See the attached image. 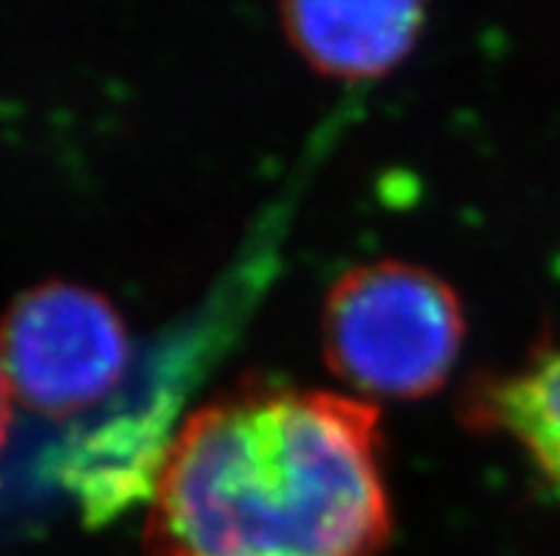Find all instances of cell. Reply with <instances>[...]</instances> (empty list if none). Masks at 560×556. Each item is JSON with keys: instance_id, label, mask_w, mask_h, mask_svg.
Segmentation results:
<instances>
[{"instance_id": "6da1fadb", "label": "cell", "mask_w": 560, "mask_h": 556, "mask_svg": "<svg viewBox=\"0 0 560 556\" xmlns=\"http://www.w3.org/2000/svg\"><path fill=\"white\" fill-rule=\"evenodd\" d=\"M149 494V556H378L393 529L378 409L322 389L202 406Z\"/></svg>"}, {"instance_id": "7a4b0ae2", "label": "cell", "mask_w": 560, "mask_h": 556, "mask_svg": "<svg viewBox=\"0 0 560 556\" xmlns=\"http://www.w3.org/2000/svg\"><path fill=\"white\" fill-rule=\"evenodd\" d=\"M327 367L376 398H424L447 383L464 344V310L439 275L407 261L345 273L322 312Z\"/></svg>"}, {"instance_id": "3957f363", "label": "cell", "mask_w": 560, "mask_h": 556, "mask_svg": "<svg viewBox=\"0 0 560 556\" xmlns=\"http://www.w3.org/2000/svg\"><path fill=\"white\" fill-rule=\"evenodd\" d=\"M0 364L28 409L69 417L120 387L131 339L106 296L71 282H46L14 298L0 321Z\"/></svg>"}, {"instance_id": "277c9868", "label": "cell", "mask_w": 560, "mask_h": 556, "mask_svg": "<svg viewBox=\"0 0 560 556\" xmlns=\"http://www.w3.org/2000/svg\"><path fill=\"white\" fill-rule=\"evenodd\" d=\"M288 40L313 69L330 78L364 80L396 69L424 26L419 3H288Z\"/></svg>"}, {"instance_id": "5b68a950", "label": "cell", "mask_w": 560, "mask_h": 556, "mask_svg": "<svg viewBox=\"0 0 560 556\" xmlns=\"http://www.w3.org/2000/svg\"><path fill=\"white\" fill-rule=\"evenodd\" d=\"M472 415L510 435L560 494V353L487 380L472 398Z\"/></svg>"}, {"instance_id": "8992f818", "label": "cell", "mask_w": 560, "mask_h": 556, "mask_svg": "<svg viewBox=\"0 0 560 556\" xmlns=\"http://www.w3.org/2000/svg\"><path fill=\"white\" fill-rule=\"evenodd\" d=\"M12 387H9V378L3 372V364H0V449L7 443L9 426H12Z\"/></svg>"}]
</instances>
